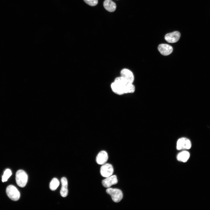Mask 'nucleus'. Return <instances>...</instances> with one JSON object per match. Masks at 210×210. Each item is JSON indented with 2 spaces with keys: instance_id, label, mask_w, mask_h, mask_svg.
<instances>
[{
  "instance_id": "f257e3e1",
  "label": "nucleus",
  "mask_w": 210,
  "mask_h": 210,
  "mask_svg": "<svg viewBox=\"0 0 210 210\" xmlns=\"http://www.w3.org/2000/svg\"><path fill=\"white\" fill-rule=\"evenodd\" d=\"M15 180L18 186L21 187H24L27 182V175L24 170H19L16 173Z\"/></svg>"
},
{
  "instance_id": "f03ea898",
  "label": "nucleus",
  "mask_w": 210,
  "mask_h": 210,
  "mask_svg": "<svg viewBox=\"0 0 210 210\" xmlns=\"http://www.w3.org/2000/svg\"><path fill=\"white\" fill-rule=\"evenodd\" d=\"M107 193L110 195L112 200L115 202H120L123 198V193L120 189L109 188L106 190Z\"/></svg>"
},
{
  "instance_id": "7ed1b4c3",
  "label": "nucleus",
  "mask_w": 210,
  "mask_h": 210,
  "mask_svg": "<svg viewBox=\"0 0 210 210\" xmlns=\"http://www.w3.org/2000/svg\"><path fill=\"white\" fill-rule=\"evenodd\" d=\"M127 84L125 85L114 81L111 84V87L112 90L115 93L121 95L128 93Z\"/></svg>"
},
{
  "instance_id": "20e7f679",
  "label": "nucleus",
  "mask_w": 210,
  "mask_h": 210,
  "mask_svg": "<svg viewBox=\"0 0 210 210\" xmlns=\"http://www.w3.org/2000/svg\"><path fill=\"white\" fill-rule=\"evenodd\" d=\"M6 192L8 197L13 200L17 201L20 198V194L19 191L12 185H9L7 187Z\"/></svg>"
},
{
  "instance_id": "39448f33",
  "label": "nucleus",
  "mask_w": 210,
  "mask_h": 210,
  "mask_svg": "<svg viewBox=\"0 0 210 210\" xmlns=\"http://www.w3.org/2000/svg\"><path fill=\"white\" fill-rule=\"evenodd\" d=\"M191 146V142L189 139L186 137H181L177 140L176 148L179 150H188L190 149Z\"/></svg>"
},
{
  "instance_id": "423d86ee",
  "label": "nucleus",
  "mask_w": 210,
  "mask_h": 210,
  "mask_svg": "<svg viewBox=\"0 0 210 210\" xmlns=\"http://www.w3.org/2000/svg\"><path fill=\"white\" fill-rule=\"evenodd\" d=\"M113 168L112 166L108 163L105 164L100 168L101 175L104 177H107L111 176L113 172Z\"/></svg>"
},
{
  "instance_id": "0eeeda50",
  "label": "nucleus",
  "mask_w": 210,
  "mask_h": 210,
  "mask_svg": "<svg viewBox=\"0 0 210 210\" xmlns=\"http://www.w3.org/2000/svg\"><path fill=\"white\" fill-rule=\"evenodd\" d=\"M181 36L180 33L178 31H174L168 33L165 36V40L168 43H173L178 41Z\"/></svg>"
},
{
  "instance_id": "6e6552de",
  "label": "nucleus",
  "mask_w": 210,
  "mask_h": 210,
  "mask_svg": "<svg viewBox=\"0 0 210 210\" xmlns=\"http://www.w3.org/2000/svg\"><path fill=\"white\" fill-rule=\"evenodd\" d=\"M121 76L128 83H133L134 77L132 72L129 69L124 68L120 71Z\"/></svg>"
},
{
  "instance_id": "1a4fd4ad",
  "label": "nucleus",
  "mask_w": 210,
  "mask_h": 210,
  "mask_svg": "<svg viewBox=\"0 0 210 210\" xmlns=\"http://www.w3.org/2000/svg\"><path fill=\"white\" fill-rule=\"evenodd\" d=\"M158 50L162 55L167 56L171 54L173 50V48L171 46L166 44H160L158 47Z\"/></svg>"
},
{
  "instance_id": "9d476101",
  "label": "nucleus",
  "mask_w": 210,
  "mask_h": 210,
  "mask_svg": "<svg viewBox=\"0 0 210 210\" xmlns=\"http://www.w3.org/2000/svg\"><path fill=\"white\" fill-rule=\"evenodd\" d=\"M117 176L115 175L111 176L102 181L103 186L106 188H109L111 186L116 184L118 183Z\"/></svg>"
},
{
  "instance_id": "9b49d317",
  "label": "nucleus",
  "mask_w": 210,
  "mask_h": 210,
  "mask_svg": "<svg viewBox=\"0 0 210 210\" xmlns=\"http://www.w3.org/2000/svg\"><path fill=\"white\" fill-rule=\"evenodd\" d=\"M108 158V155L106 152L102 150L100 152L97 154L96 161L99 164L103 165L106 163Z\"/></svg>"
},
{
  "instance_id": "f8f14e48",
  "label": "nucleus",
  "mask_w": 210,
  "mask_h": 210,
  "mask_svg": "<svg viewBox=\"0 0 210 210\" xmlns=\"http://www.w3.org/2000/svg\"><path fill=\"white\" fill-rule=\"evenodd\" d=\"M61 183L62 187L60 191V195L62 197H65L67 195L68 193V182L66 178L64 177L62 178Z\"/></svg>"
},
{
  "instance_id": "ddd939ff",
  "label": "nucleus",
  "mask_w": 210,
  "mask_h": 210,
  "mask_svg": "<svg viewBox=\"0 0 210 210\" xmlns=\"http://www.w3.org/2000/svg\"><path fill=\"white\" fill-rule=\"evenodd\" d=\"M104 8L110 12H114L116 9V4L111 0H105L103 3Z\"/></svg>"
},
{
  "instance_id": "4468645a",
  "label": "nucleus",
  "mask_w": 210,
  "mask_h": 210,
  "mask_svg": "<svg viewBox=\"0 0 210 210\" xmlns=\"http://www.w3.org/2000/svg\"><path fill=\"white\" fill-rule=\"evenodd\" d=\"M190 157L189 153L186 150H183L178 154L177 158L178 161L185 162L188 160Z\"/></svg>"
},
{
  "instance_id": "2eb2a0df",
  "label": "nucleus",
  "mask_w": 210,
  "mask_h": 210,
  "mask_svg": "<svg viewBox=\"0 0 210 210\" xmlns=\"http://www.w3.org/2000/svg\"><path fill=\"white\" fill-rule=\"evenodd\" d=\"M59 184L60 182L58 179L56 178H54L50 183V189L52 191L55 190L58 187Z\"/></svg>"
},
{
  "instance_id": "dca6fc26",
  "label": "nucleus",
  "mask_w": 210,
  "mask_h": 210,
  "mask_svg": "<svg viewBox=\"0 0 210 210\" xmlns=\"http://www.w3.org/2000/svg\"><path fill=\"white\" fill-rule=\"evenodd\" d=\"M11 174V170L9 169H6L4 172L3 175L2 176V181L4 182L7 181Z\"/></svg>"
},
{
  "instance_id": "f3484780",
  "label": "nucleus",
  "mask_w": 210,
  "mask_h": 210,
  "mask_svg": "<svg viewBox=\"0 0 210 210\" xmlns=\"http://www.w3.org/2000/svg\"><path fill=\"white\" fill-rule=\"evenodd\" d=\"M88 5L91 6H94L96 5L98 2V0H83Z\"/></svg>"
}]
</instances>
